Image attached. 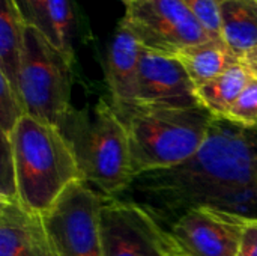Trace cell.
I'll return each instance as SVG.
<instances>
[{"instance_id": "obj_15", "label": "cell", "mask_w": 257, "mask_h": 256, "mask_svg": "<svg viewBox=\"0 0 257 256\" xmlns=\"http://www.w3.org/2000/svg\"><path fill=\"white\" fill-rule=\"evenodd\" d=\"M26 24L14 0H2L0 12V74L20 95V69Z\"/></svg>"}, {"instance_id": "obj_18", "label": "cell", "mask_w": 257, "mask_h": 256, "mask_svg": "<svg viewBox=\"0 0 257 256\" xmlns=\"http://www.w3.org/2000/svg\"><path fill=\"white\" fill-rule=\"evenodd\" d=\"M24 115L21 97L14 91L6 77L0 74V134L9 136Z\"/></svg>"}, {"instance_id": "obj_1", "label": "cell", "mask_w": 257, "mask_h": 256, "mask_svg": "<svg viewBox=\"0 0 257 256\" xmlns=\"http://www.w3.org/2000/svg\"><path fill=\"white\" fill-rule=\"evenodd\" d=\"M117 198L145 208L164 229L197 207L257 219V128L215 118L190 160L137 175Z\"/></svg>"}, {"instance_id": "obj_26", "label": "cell", "mask_w": 257, "mask_h": 256, "mask_svg": "<svg viewBox=\"0 0 257 256\" xmlns=\"http://www.w3.org/2000/svg\"><path fill=\"white\" fill-rule=\"evenodd\" d=\"M256 2H257V0H256Z\"/></svg>"}, {"instance_id": "obj_6", "label": "cell", "mask_w": 257, "mask_h": 256, "mask_svg": "<svg viewBox=\"0 0 257 256\" xmlns=\"http://www.w3.org/2000/svg\"><path fill=\"white\" fill-rule=\"evenodd\" d=\"M105 196L86 181L69 186L44 223L57 256H104L101 207Z\"/></svg>"}, {"instance_id": "obj_22", "label": "cell", "mask_w": 257, "mask_h": 256, "mask_svg": "<svg viewBox=\"0 0 257 256\" xmlns=\"http://www.w3.org/2000/svg\"><path fill=\"white\" fill-rule=\"evenodd\" d=\"M0 183H2L0 198H18L11 145H9L8 136H3V134H2V178H0Z\"/></svg>"}, {"instance_id": "obj_21", "label": "cell", "mask_w": 257, "mask_h": 256, "mask_svg": "<svg viewBox=\"0 0 257 256\" xmlns=\"http://www.w3.org/2000/svg\"><path fill=\"white\" fill-rule=\"evenodd\" d=\"M211 39H221L220 0H184Z\"/></svg>"}, {"instance_id": "obj_17", "label": "cell", "mask_w": 257, "mask_h": 256, "mask_svg": "<svg viewBox=\"0 0 257 256\" xmlns=\"http://www.w3.org/2000/svg\"><path fill=\"white\" fill-rule=\"evenodd\" d=\"M50 18L54 32V47L69 62L74 60L72 33H74V15L71 0H50L48 3Z\"/></svg>"}, {"instance_id": "obj_7", "label": "cell", "mask_w": 257, "mask_h": 256, "mask_svg": "<svg viewBox=\"0 0 257 256\" xmlns=\"http://www.w3.org/2000/svg\"><path fill=\"white\" fill-rule=\"evenodd\" d=\"M120 24L143 48L167 56L211 39L184 0H137L126 6Z\"/></svg>"}, {"instance_id": "obj_2", "label": "cell", "mask_w": 257, "mask_h": 256, "mask_svg": "<svg viewBox=\"0 0 257 256\" xmlns=\"http://www.w3.org/2000/svg\"><path fill=\"white\" fill-rule=\"evenodd\" d=\"M8 139L17 196L29 211L47 214L69 186L84 181L74 151L59 127L26 113Z\"/></svg>"}, {"instance_id": "obj_9", "label": "cell", "mask_w": 257, "mask_h": 256, "mask_svg": "<svg viewBox=\"0 0 257 256\" xmlns=\"http://www.w3.org/2000/svg\"><path fill=\"white\" fill-rule=\"evenodd\" d=\"M247 217L211 207H197L166 231L176 256H239Z\"/></svg>"}, {"instance_id": "obj_5", "label": "cell", "mask_w": 257, "mask_h": 256, "mask_svg": "<svg viewBox=\"0 0 257 256\" xmlns=\"http://www.w3.org/2000/svg\"><path fill=\"white\" fill-rule=\"evenodd\" d=\"M69 62L35 27L26 26L20 69V97L27 115L62 127L71 106Z\"/></svg>"}, {"instance_id": "obj_10", "label": "cell", "mask_w": 257, "mask_h": 256, "mask_svg": "<svg viewBox=\"0 0 257 256\" xmlns=\"http://www.w3.org/2000/svg\"><path fill=\"white\" fill-rule=\"evenodd\" d=\"M136 104V103H134ZM137 104L154 107H199L196 86L175 57L142 47Z\"/></svg>"}, {"instance_id": "obj_11", "label": "cell", "mask_w": 257, "mask_h": 256, "mask_svg": "<svg viewBox=\"0 0 257 256\" xmlns=\"http://www.w3.org/2000/svg\"><path fill=\"white\" fill-rule=\"evenodd\" d=\"M0 256H57L44 217L18 198H0Z\"/></svg>"}, {"instance_id": "obj_4", "label": "cell", "mask_w": 257, "mask_h": 256, "mask_svg": "<svg viewBox=\"0 0 257 256\" xmlns=\"http://www.w3.org/2000/svg\"><path fill=\"white\" fill-rule=\"evenodd\" d=\"M60 131L69 142L83 180L108 198L120 196L136 178L126 130L110 100L74 110Z\"/></svg>"}, {"instance_id": "obj_16", "label": "cell", "mask_w": 257, "mask_h": 256, "mask_svg": "<svg viewBox=\"0 0 257 256\" xmlns=\"http://www.w3.org/2000/svg\"><path fill=\"white\" fill-rule=\"evenodd\" d=\"M250 80V72L239 62L218 77L197 86L196 98L217 119H224Z\"/></svg>"}, {"instance_id": "obj_13", "label": "cell", "mask_w": 257, "mask_h": 256, "mask_svg": "<svg viewBox=\"0 0 257 256\" xmlns=\"http://www.w3.org/2000/svg\"><path fill=\"white\" fill-rule=\"evenodd\" d=\"M175 57L184 65L196 88L239 63V57L221 39H209L188 47Z\"/></svg>"}, {"instance_id": "obj_8", "label": "cell", "mask_w": 257, "mask_h": 256, "mask_svg": "<svg viewBox=\"0 0 257 256\" xmlns=\"http://www.w3.org/2000/svg\"><path fill=\"white\" fill-rule=\"evenodd\" d=\"M104 256H176L163 225L140 205L105 196L101 207Z\"/></svg>"}, {"instance_id": "obj_20", "label": "cell", "mask_w": 257, "mask_h": 256, "mask_svg": "<svg viewBox=\"0 0 257 256\" xmlns=\"http://www.w3.org/2000/svg\"><path fill=\"white\" fill-rule=\"evenodd\" d=\"M26 26L38 29L54 47V32L50 18V0H14ZM56 48V47H54Z\"/></svg>"}, {"instance_id": "obj_12", "label": "cell", "mask_w": 257, "mask_h": 256, "mask_svg": "<svg viewBox=\"0 0 257 256\" xmlns=\"http://www.w3.org/2000/svg\"><path fill=\"white\" fill-rule=\"evenodd\" d=\"M142 45L120 23L111 38L105 60V80L113 106L137 103Z\"/></svg>"}, {"instance_id": "obj_19", "label": "cell", "mask_w": 257, "mask_h": 256, "mask_svg": "<svg viewBox=\"0 0 257 256\" xmlns=\"http://www.w3.org/2000/svg\"><path fill=\"white\" fill-rule=\"evenodd\" d=\"M242 128H257V80L251 77L236 103L224 118Z\"/></svg>"}, {"instance_id": "obj_23", "label": "cell", "mask_w": 257, "mask_h": 256, "mask_svg": "<svg viewBox=\"0 0 257 256\" xmlns=\"http://www.w3.org/2000/svg\"><path fill=\"white\" fill-rule=\"evenodd\" d=\"M239 256H257V219H248L242 232Z\"/></svg>"}, {"instance_id": "obj_14", "label": "cell", "mask_w": 257, "mask_h": 256, "mask_svg": "<svg viewBox=\"0 0 257 256\" xmlns=\"http://www.w3.org/2000/svg\"><path fill=\"white\" fill-rule=\"evenodd\" d=\"M221 36L241 59L257 47L256 0H220Z\"/></svg>"}, {"instance_id": "obj_3", "label": "cell", "mask_w": 257, "mask_h": 256, "mask_svg": "<svg viewBox=\"0 0 257 256\" xmlns=\"http://www.w3.org/2000/svg\"><path fill=\"white\" fill-rule=\"evenodd\" d=\"M113 109L126 130L136 177L190 160L205 143L215 119L202 106L176 109L136 103Z\"/></svg>"}, {"instance_id": "obj_25", "label": "cell", "mask_w": 257, "mask_h": 256, "mask_svg": "<svg viewBox=\"0 0 257 256\" xmlns=\"http://www.w3.org/2000/svg\"><path fill=\"white\" fill-rule=\"evenodd\" d=\"M125 6H130V5H133L134 2H137V0H120Z\"/></svg>"}, {"instance_id": "obj_24", "label": "cell", "mask_w": 257, "mask_h": 256, "mask_svg": "<svg viewBox=\"0 0 257 256\" xmlns=\"http://www.w3.org/2000/svg\"><path fill=\"white\" fill-rule=\"evenodd\" d=\"M239 62H241V63L244 65V68L250 72V75L257 80V47L256 48H253V50H250L248 53H245V54L239 59Z\"/></svg>"}]
</instances>
